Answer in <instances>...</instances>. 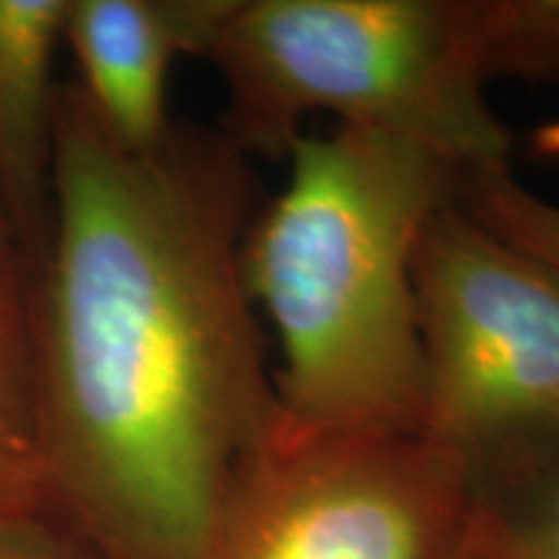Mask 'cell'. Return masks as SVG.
Returning <instances> with one entry per match:
<instances>
[{
  "instance_id": "5bb4252c",
  "label": "cell",
  "mask_w": 559,
  "mask_h": 559,
  "mask_svg": "<svg viewBox=\"0 0 559 559\" xmlns=\"http://www.w3.org/2000/svg\"><path fill=\"white\" fill-rule=\"evenodd\" d=\"M16 260H19L16 243H13L11 228H9V223H5L3 210H0V272H3L11 262H16Z\"/></svg>"
},
{
  "instance_id": "30bf717a",
  "label": "cell",
  "mask_w": 559,
  "mask_h": 559,
  "mask_svg": "<svg viewBox=\"0 0 559 559\" xmlns=\"http://www.w3.org/2000/svg\"><path fill=\"white\" fill-rule=\"evenodd\" d=\"M489 81H559V0H474Z\"/></svg>"
},
{
  "instance_id": "52a82bcc",
  "label": "cell",
  "mask_w": 559,
  "mask_h": 559,
  "mask_svg": "<svg viewBox=\"0 0 559 559\" xmlns=\"http://www.w3.org/2000/svg\"><path fill=\"white\" fill-rule=\"evenodd\" d=\"M68 0H0V210L24 270L45 254L52 223L55 52Z\"/></svg>"
},
{
  "instance_id": "6da1fadb",
  "label": "cell",
  "mask_w": 559,
  "mask_h": 559,
  "mask_svg": "<svg viewBox=\"0 0 559 559\" xmlns=\"http://www.w3.org/2000/svg\"><path fill=\"white\" fill-rule=\"evenodd\" d=\"M262 200L221 130L174 122L132 148L60 88L50 239L26 270L34 417L50 515L99 559H207L275 430L241 272Z\"/></svg>"
},
{
  "instance_id": "3957f363",
  "label": "cell",
  "mask_w": 559,
  "mask_h": 559,
  "mask_svg": "<svg viewBox=\"0 0 559 559\" xmlns=\"http://www.w3.org/2000/svg\"><path fill=\"white\" fill-rule=\"evenodd\" d=\"M202 60L226 86L218 130L251 160H285L326 111L461 171L508 166L474 0H226Z\"/></svg>"
},
{
  "instance_id": "9c48e42d",
  "label": "cell",
  "mask_w": 559,
  "mask_h": 559,
  "mask_svg": "<svg viewBox=\"0 0 559 559\" xmlns=\"http://www.w3.org/2000/svg\"><path fill=\"white\" fill-rule=\"evenodd\" d=\"M0 513L50 515L34 417L26 270L0 272Z\"/></svg>"
},
{
  "instance_id": "ba28073f",
  "label": "cell",
  "mask_w": 559,
  "mask_h": 559,
  "mask_svg": "<svg viewBox=\"0 0 559 559\" xmlns=\"http://www.w3.org/2000/svg\"><path fill=\"white\" fill-rule=\"evenodd\" d=\"M453 559H559V436L474 461Z\"/></svg>"
},
{
  "instance_id": "5b68a950",
  "label": "cell",
  "mask_w": 559,
  "mask_h": 559,
  "mask_svg": "<svg viewBox=\"0 0 559 559\" xmlns=\"http://www.w3.org/2000/svg\"><path fill=\"white\" fill-rule=\"evenodd\" d=\"M469 459L425 436L285 432L243 461L207 559H453Z\"/></svg>"
},
{
  "instance_id": "7c38bea8",
  "label": "cell",
  "mask_w": 559,
  "mask_h": 559,
  "mask_svg": "<svg viewBox=\"0 0 559 559\" xmlns=\"http://www.w3.org/2000/svg\"><path fill=\"white\" fill-rule=\"evenodd\" d=\"M0 559H99L55 515L0 513Z\"/></svg>"
},
{
  "instance_id": "8992f818",
  "label": "cell",
  "mask_w": 559,
  "mask_h": 559,
  "mask_svg": "<svg viewBox=\"0 0 559 559\" xmlns=\"http://www.w3.org/2000/svg\"><path fill=\"white\" fill-rule=\"evenodd\" d=\"M226 0H68L62 41L79 66L75 86L132 148L171 128L169 79L179 58H202Z\"/></svg>"
},
{
  "instance_id": "4fadbf2b",
  "label": "cell",
  "mask_w": 559,
  "mask_h": 559,
  "mask_svg": "<svg viewBox=\"0 0 559 559\" xmlns=\"http://www.w3.org/2000/svg\"><path fill=\"white\" fill-rule=\"evenodd\" d=\"M531 151L542 158L559 160V120H551L531 132Z\"/></svg>"
},
{
  "instance_id": "277c9868",
  "label": "cell",
  "mask_w": 559,
  "mask_h": 559,
  "mask_svg": "<svg viewBox=\"0 0 559 559\" xmlns=\"http://www.w3.org/2000/svg\"><path fill=\"white\" fill-rule=\"evenodd\" d=\"M423 436L481 461L559 436V272L459 200L415 260Z\"/></svg>"
},
{
  "instance_id": "8fae6325",
  "label": "cell",
  "mask_w": 559,
  "mask_h": 559,
  "mask_svg": "<svg viewBox=\"0 0 559 559\" xmlns=\"http://www.w3.org/2000/svg\"><path fill=\"white\" fill-rule=\"evenodd\" d=\"M459 205L500 239L559 272V205L526 190L510 166L461 174Z\"/></svg>"
},
{
  "instance_id": "7a4b0ae2",
  "label": "cell",
  "mask_w": 559,
  "mask_h": 559,
  "mask_svg": "<svg viewBox=\"0 0 559 559\" xmlns=\"http://www.w3.org/2000/svg\"><path fill=\"white\" fill-rule=\"evenodd\" d=\"M288 181L243 236V285L275 326L277 428L423 436L415 260L459 166L337 124L290 145Z\"/></svg>"
}]
</instances>
